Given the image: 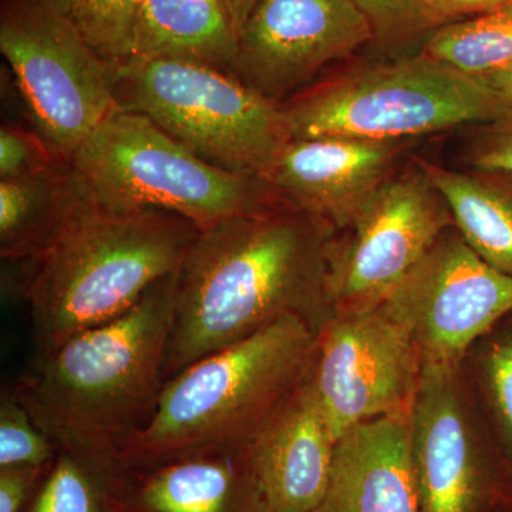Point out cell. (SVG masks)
I'll return each instance as SVG.
<instances>
[{"instance_id": "obj_1", "label": "cell", "mask_w": 512, "mask_h": 512, "mask_svg": "<svg viewBox=\"0 0 512 512\" xmlns=\"http://www.w3.org/2000/svg\"><path fill=\"white\" fill-rule=\"evenodd\" d=\"M333 234L328 222L291 207L200 229L177 274L165 380L285 316L322 330L333 315Z\"/></svg>"}, {"instance_id": "obj_2", "label": "cell", "mask_w": 512, "mask_h": 512, "mask_svg": "<svg viewBox=\"0 0 512 512\" xmlns=\"http://www.w3.org/2000/svg\"><path fill=\"white\" fill-rule=\"evenodd\" d=\"M177 274L119 318L67 339L9 387L56 444L113 480L121 448L156 410L173 328Z\"/></svg>"}, {"instance_id": "obj_3", "label": "cell", "mask_w": 512, "mask_h": 512, "mask_svg": "<svg viewBox=\"0 0 512 512\" xmlns=\"http://www.w3.org/2000/svg\"><path fill=\"white\" fill-rule=\"evenodd\" d=\"M200 228L167 211H110L80 197L23 286L39 357L119 318L180 271Z\"/></svg>"}, {"instance_id": "obj_4", "label": "cell", "mask_w": 512, "mask_h": 512, "mask_svg": "<svg viewBox=\"0 0 512 512\" xmlns=\"http://www.w3.org/2000/svg\"><path fill=\"white\" fill-rule=\"evenodd\" d=\"M319 335L285 316L165 380L153 416L121 448L120 468L248 446L311 375Z\"/></svg>"}, {"instance_id": "obj_5", "label": "cell", "mask_w": 512, "mask_h": 512, "mask_svg": "<svg viewBox=\"0 0 512 512\" xmlns=\"http://www.w3.org/2000/svg\"><path fill=\"white\" fill-rule=\"evenodd\" d=\"M80 197L110 211H167L204 229L288 207L264 178L202 160L141 114L116 109L69 160Z\"/></svg>"}, {"instance_id": "obj_6", "label": "cell", "mask_w": 512, "mask_h": 512, "mask_svg": "<svg viewBox=\"0 0 512 512\" xmlns=\"http://www.w3.org/2000/svg\"><path fill=\"white\" fill-rule=\"evenodd\" d=\"M512 109L477 77L427 56L357 66L279 104L289 137L403 141L474 126Z\"/></svg>"}, {"instance_id": "obj_7", "label": "cell", "mask_w": 512, "mask_h": 512, "mask_svg": "<svg viewBox=\"0 0 512 512\" xmlns=\"http://www.w3.org/2000/svg\"><path fill=\"white\" fill-rule=\"evenodd\" d=\"M117 109L141 114L202 160L264 178L291 140L279 104L194 60L131 57L109 66Z\"/></svg>"}, {"instance_id": "obj_8", "label": "cell", "mask_w": 512, "mask_h": 512, "mask_svg": "<svg viewBox=\"0 0 512 512\" xmlns=\"http://www.w3.org/2000/svg\"><path fill=\"white\" fill-rule=\"evenodd\" d=\"M0 50L33 127L64 160L117 109L109 64L64 0H0Z\"/></svg>"}, {"instance_id": "obj_9", "label": "cell", "mask_w": 512, "mask_h": 512, "mask_svg": "<svg viewBox=\"0 0 512 512\" xmlns=\"http://www.w3.org/2000/svg\"><path fill=\"white\" fill-rule=\"evenodd\" d=\"M410 424L420 512H495L512 497V468L461 363L423 365Z\"/></svg>"}, {"instance_id": "obj_10", "label": "cell", "mask_w": 512, "mask_h": 512, "mask_svg": "<svg viewBox=\"0 0 512 512\" xmlns=\"http://www.w3.org/2000/svg\"><path fill=\"white\" fill-rule=\"evenodd\" d=\"M453 225L446 201L420 161L397 171L330 239L333 313L370 311L382 305Z\"/></svg>"}, {"instance_id": "obj_11", "label": "cell", "mask_w": 512, "mask_h": 512, "mask_svg": "<svg viewBox=\"0 0 512 512\" xmlns=\"http://www.w3.org/2000/svg\"><path fill=\"white\" fill-rule=\"evenodd\" d=\"M380 308L409 332L423 365H460L512 311V276L488 265L453 225Z\"/></svg>"}, {"instance_id": "obj_12", "label": "cell", "mask_w": 512, "mask_h": 512, "mask_svg": "<svg viewBox=\"0 0 512 512\" xmlns=\"http://www.w3.org/2000/svg\"><path fill=\"white\" fill-rule=\"evenodd\" d=\"M423 362L409 332L380 306L333 313L309 382L339 439L362 421L409 413Z\"/></svg>"}, {"instance_id": "obj_13", "label": "cell", "mask_w": 512, "mask_h": 512, "mask_svg": "<svg viewBox=\"0 0 512 512\" xmlns=\"http://www.w3.org/2000/svg\"><path fill=\"white\" fill-rule=\"evenodd\" d=\"M370 42L375 33L352 0H259L239 32L232 74L281 104Z\"/></svg>"}, {"instance_id": "obj_14", "label": "cell", "mask_w": 512, "mask_h": 512, "mask_svg": "<svg viewBox=\"0 0 512 512\" xmlns=\"http://www.w3.org/2000/svg\"><path fill=\"white\" fill-rule=\"evenodd\" d=\"M407 146L409 140L292 138L264 180L285 205L315 215L338 232L399 171Z\"/></svg>"}, {"instance_id": "obj_15", "label": "cell", "mask_w": 512, "mask_h": 512, "mask_svg": "<svg viewBox=\"0 0 512 512\" xmlns=\"http://www.w3.org/2000/svg\"><path fill=\"white\" fill-rule=\"evenodd\" d=\"M109 497L124 512H268L249 444L120 468Z\"/></svg>"}, {"instance_id": "obj_16", "label": "cell", "mask_w": 512, "mask_h": 512, "mask_svg": "<svg viewBox=\"0 0 512 512\" xmlns=\"http://www.w3.org/2000/svg\"><path fill=\"white\" fill-rule=\"evenodd\" d=\"M336 441L308 376L249 443L268 512L318 510Z\"/></svg>"}, {"instance_id": "obj_17", "label": "cell", "mask_w": 512, "mask_h": 512, "mask_svg": "<svg viewBox=\"0 0 512 512\" xmlns=\"http://www.w3.org/2000/svg\"><path fill=\"white\" fill-rule=\"evenodd\" d=\"M410 412L362 421L339 437L315 512H420Z\"/></svg>"}, {"instance_id": "obj_18", "label": "cell", "mask_w": 512, "mask_h": 512, "mask_svg": "<svg viewBox=\"0 0 512 512\" xmlns=\"http://www.w3.org/2000/svg\"><path fill=\"white\" fill-rule=\"evenodd\" d=\"M238 39L225 0H141L131 57L194 60L232 74Z\"/></svg>"}, {"instance_id": "obj_19", "label": "cell", "mask_w": 512, "mask_h": 512, "mask_svg": "<svg viewBox=\"0 0 512 512\" xmlns=\"http://www.w3.org/2000/svg\"><path fill=\"white\" fill-rule=\"evenodd\" d=\"M420 164L446 201L461 237L488 265L512 276V175Z\"/></svg>"}, {"instance_id": "obj_20", "label": "cell", "mask_w": 512, "mask_h": 512, "mask_svg": "<svg viewBox=\"0 0 512 512\" xmlns=\"http://www.w3.org/2000/svg\"><path fill=\"white\" fill-rule=\"evenodd\" d=\"M79 200L69 161L45 173L0 180L3 261H35Z\"/></svg>"}, {"instance_id": "obj_21", "label": "cell", "mask_w": 512, "mask_h": 512, "mask_svg": "<svg viewBox=\"0 0 512 512\" xmlns=\"http://www.w3.org/2000/svg\"><path fill=\"white\" fill-rule=\"evenodd\" d=\"M461 366L481 416L512 468V311L474 343Z\"/></svg>"}, {"instance_id": "obj_22", "label": "cell", "mask_w": 512, "mask_h": 512, "mask_svg": "<svg viewBox=\"0 0 512 512\" xmlns=\"http://www.w3.org/2000/svg\"><path fill=\"white\" fill-rule=\"evenodd\" d=\"M421 52L468 76L512 64V3L434 30Z\"/></svg>"}, {"instance_id": "obj_23", "label": "cell", "mask_w": 512, "mask_h": 512, "mask_svg": "<svg viewBox=\"0 0 512 512\" xmlns=\"http://www.w3.org/2000/svg\"><path fill=\"white\" fill-rule=\"evenodd\" d=\"M109 490V477L59 448L25 512H107Z\"/></svg>"}, {"instance_id": "obj_24", "label": "cell", "mask_w": 512, "mask_h": 512, "mask_svg": "<svg viewBox=\"0 0 512 512\" xmlns=\"http://www.w3.org/2000/svg\"><path fill=\"white\" fill-rule=\"evenodd\" d=\"M64 3L104 62L114 66L130 59L141 0H64Z\"/></svg>"}, {"instance_id": "obj_25", "label": "cell", "mask_w": 512, "mask_h": 512, "mask_svg": "<svg viewBox=\"0 0 512 512\" xmlns=\"http://www.w3.org/2000/svg\"><path fill=\"white\" fill-rule=\"evenodd\" d=\"M56 454V444L37 426L26 407L10 389H3L0 397V468L49 467Z\"/></svg>"}, {"instance_id": "obj_26", "label": "cell", "mask_w": 512, "mask_h": 512, "mask_svg": "<svg viewBox=\"0 0 512 512\" xmlns=\"http://www.w3.org/2000/svg\"><path fill=\"white\" fill-rule=\"evenodd\" d=\"M64 161L37 128L12 123L0 128V180L45 173Z\"/></svg>"}, {"instance_id": "obj_27", "label": "cell", "mask_w": 512, "mask_h": 512, "mask_svg": "<svg viewBox=\"0 0 512 512\" xmlns=\"http://www.w3.org/2000/svg\"><path fill=\"white\" fill-rule=\"evenodd\" d=\"M467 168L512 175V109L468 127Z\"/></svg>"}, {"instance_id": "obj_28", "label": "cell", "mask_w": 512, "mask_h": 512, "mask_svg": "<svg viewBox=\"0 0 512 512\" xmlns=\"http://www.w3.org/2000/svg\"><path fill=\"white\" fill-rule=\"evenodd\" d=\"M366 16L380 43H396L417 35L416 0H352Z\"/></svg>"}, {"instance_id": "obj_29", "label": "cell", "mask_w": 512, "mask_h": 512, "mask_svg": "<svg viewBox=\"0 0 512 512\" xmlns=\"http://www.w3.org/2000/svg\"><path fill=\"white\" fill-rule=\"evenodd\" d=\"M510 3L512 0H416L417 35L494 12Z\"/></svg>"}, {"instance_id": "obj_30", "label": "cell", "mask_w": 512, "mask_h": 512, "mask_svg": "<svg viewBox=\"0 0 512 512\" xmlns=\"http://www.w3.org/2000/svg\"><path fill=\"white\" fill-rule=\"evenodd\" d=\"M49 467L0 468V512H25L30 493Z\"/></svg>"}, {"instance_id": "obj_31", "label": "cell", "mask_w": 512, "mask_h": 512, "mask_svg": "<svg viewBox=\"0 0 512 512\" xmlns=\"http://www.w3.org/2000/svg\"><path fill=\"white\" fill-rule=\"evenodd\" d=\"M477 79L512 101V64L504 67V69L497 70V72L483 74Z\"/></svg>"}, {"instance_id": "obj_32", "label": "cell", "mask_w": 512, "mask_h": 512, "mask_svg": "<svg viewBox=\"0 0 512 512\" xmlns=\"http://www.w3.org/2000/svg\"><path fill=\"white\" fill-rule=\"evenodd\" d=\"M258 3L259 0H225V5L228 6L232 18L237 23L239 32H241L242 26L247 22L249 15Z\"/></svg>"}, {"instance_id": "obj_33", "label": "cell", "mask_w": 512, "mask_h": 512, "mask_svg": "<svg viewBox=\"0 0 512 512\" xmlns=\"http://www.w3.org/2000/svg\"><path fill=\"white\" fill-rule=\"evenodd\" d=\"M495 512H512V497L508 498L507 501H504V503L500 505V508Z\"/></svg>"}, {"instance_id": "obj_34", "label": "cell", "mask_w": 512, "mask_h": 512, "mask_svg": "<svg viewBox=\"0 0 512 512\" xmlns=\"http://www.w3.org/2000/svg\"><path fill=\"white\" fill-rule=\"evenodd\" d=\"M107 512H124V511L121 510L119 505H117L116 503H113V501H111L110 497H109V505H107Z\"/></svg>"}]
</instances>
